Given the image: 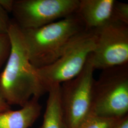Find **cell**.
Instances as JSON below:
<instances>
[{
    "label": "cell",
    "instance_id": "13",
    "mask_svg": "<svg viewBox=\"0 0 128 128\" xmlns=\"http://www.w3.org/2000/svg\"><path fill=\"white\" fill-rule=\"evenodd\" d=\"M113 20L128 25V4L115 0L113 9Z\"/></svg>",
    "mask_w": 128,
    "mask_h": 128
},
{
    "label": "cell",
    "instance_id": "5",
    "mask_svg": "<svg viewBox=\"0 0 128 128\" xmlns=\"http://www.w3.org/2000/svg\"><path fill=\"white\" fill-rule=\"evenodd\" d=\"M95 69L91 55L76 78L60 85V101L67 128H78L91 113Z\"/></svg>",
    "mask_w": 128,
    "mask_h": 128
},
{
    "label": "cell",
    "instance_id": "2",
    "mask_svg": "<svg viewBox=\"0 0 128 128\" xmlns=\"http://www.w3.org/2000/svg\"><path fill=\"white\" fill-rule=\"evenodd\" d=\"M20 29L29 60L36 69L54 62L69 43L86 30L76 13L41 27Z\"/></svg>",
    "mask_w": 128,
    "mask_h": 128
},
{
    "label": "cell",
    "instance_id": "10",
    "mask_svg": "<svg viewBox=\"0 0 128 128\" xmlns=\"http://www.w3.org/2000/svg\"><path fill=\"white\" fill-rule=\"evenodd\" d=\"M48 94L43 121L40 128H67L64 122L60 101V85L53 86Z\"/></svg>",
    "mask_w": 128,
    "mask_h": 128
},
{
    "label": "cell",
    "instance_id": "6",
    "mask_svg": "<svg viewBox=\"0 0 128 128\" xmlns=\"http://www.w3.org/2000/svg\"><path fill=\"white\" fill-rule=\"evenodd\" d=\"M79 0H14L12 13L22 29L36 28L76 13Z\"/></svg>",
    "mask_w": 128,
    "mask_h": 128
},
{
    "label": "cell",
    "instance_id": "4",
    "mask_svg": "<svg viewBox=\"0 0 128 128\" xmlns=\"http://www.w3.org/2000/svg\"><path fill=\"white\" fill-rule=\"evenodd\" d=\"M128 112V64L102 70L94 84L91 114L122 118Z\"/></svg>",
    "mask_w": 128,
    "mask_h": 128
},
{
    "label": "cell",
    "instance_id": "12",
    "mask_svg": "<svg viewBox=\"0 0 128 128\" xmlns=\"http://www.w3.org/2000/svg\"><path fill=\"white\" fill-rule=\"evenodd\" d=\"M12 50V42L8 33L0 34V69L6 63Z\"/></svg>",
    "mask_w": 128,
    "mask_h": 128
},
{
    "label": "cell",
    "instance_id": "11",
    "mask_svg": "<svg viewBox=\"0 0 128 128\" xmlns=\"http://www.w3.org/2000/svg\"><path fill=\"white\" fill-rule=\"evenodd\" d=\"M120 119L102 117L91 114L78 128H110Z\"/></svg>",
    "mask_w": 128,
    "mask_h": 128
},
{
    "label": "cell",
    "instance_id": "17",
    "mask_svg": "<svg viewBox=\"0 0 128 128\" xmlns=\"http://www.w3.org/2000/svg\"><path fill=\"white\" fill-rule=\"evenodd\" d=\"M10 105L6 104L4 101L0 98V112L10 109Z\"/></svg>",
    "mask_w": 128,
    "mask_h": 128
},
{
    "label": "cell",
    "instance_id": "14",
    "mask_svg": "<svg viewBox=\"0 0 128 128\" xmlns=\"http://www.w3.org/2000/svg\"><path fill=\"white\" fill-rule=\"evenodd\" d=\"M11 21L8 13L0 5V34L8 33Z\"/></svg>",
    "mask_w": 128,
    "mask_h": 128
},
{
    "label": "cell",
    "instance_id": "9",
    "mask_svg": "<svg viewBox=\"0 0 128 128\" xmlns=\"http://www.w3.org/2000/svg\"><path fill=\"white\" fill-rule=\"evenodd\" d=\"M40 98L33 96L20 109L0 112V128H29L40 115Z\"/></svg>",
    "mask_w": 128,
    "mask_h": 128
},
{
    "label": "cell",
    "instance_id": "3",
    "mask_svg": "<svg viewBox=\"0 0 128 128\" xmlns=\"http://www.w3.org/2000/svg\"><path fill=\"white\" fill-rule=\"evenodd\" d=\"M97 38L96 30H85L69 43L54 62L37 69L47 92L52 86L61 85L76 78L81 72L95 49Z\"/></svg>",
    "mask_w": 128,
    "mask_h": 128
},
{
    "label": "cell",
    "instance_id": "8",
    "mask_svg": "<svg viewBox=\"0 0 128 128\" xmlns=\"http://www.w3.org/2000/svg\"><path fill=\"white\" fill-rule=\"evenodd\" d=\"M115 0H79L76 14L86 30H98L113 20Z\"/></svg>",
    "mask_w": 128,
    "mask_h": 128
},
{
    "label": "cell",
    "instance_id": "15",
    "mask_svg": "<svg viewBox=\"0 0 128 128\" xmlns=\"http://www.w3.org/2000/svg\"><path fill=\"white\" fill-rule=\"evenodd\" d=\"M14 2V0H0V5L7 12H12Z\"/></svg>",
    "mask_w": 128,
    "mask_h": 128
},
{
    "label": "cell",
    "instance_id": "1",
    "mask_svg": "<svg viewBox=\"0 0 128 128\" xmlns=\"http://www.w3.org/2000/svg\"><path fill=\"white\" fill-rule=\"evenodd\" d=\"M8 33L12 50L0 73V98L10 106L22 107L32 97L40 98L47 91L29 60L21 29L13 19Z\"/></svg>",
    "mask_w": 128,
    "mask_h": 128
},
{
    "label": "cell",
    "instance_id": "16",
    "mask_svg": "<svg viewBox=\"0 0 128 128\" xmlns=\"http://www.w3.org/2000/svg\"><path fill=\"white\" fill-rule=\"evenodd\" d=\"M110 128H128V115L120 119Z\"/></svg>",
    "mask_w": 128,
    "mask_h": 128
},
{
    "label": "cell",
    "instance_id": "7",
    "mask_svg": "<svg viewBox=\"0 0 128 128\" xmlns=\"http://www.w3.org/2000/svg\"><path fill=\"white\" fill-rule=\"evenodd\" d=\"M96 46L91 54L96 69L128 64V25L112 20L98 30Z\"/></svg>",
    "mask_w": 128,
    "mask_h": 128
}]
</instances>
